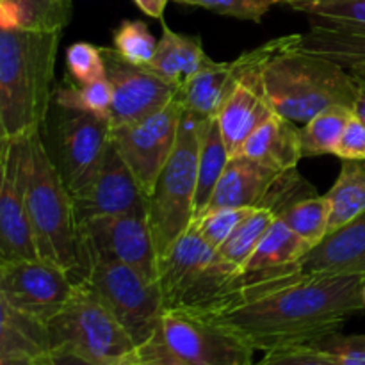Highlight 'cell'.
Segmentation results:
<instances>
[{
  "label": "cell",
  "instance_id": "1",
  "mask_svg": "<svg viewBox=\"0 0 365 365\" xmlns=\"http://www.w3.org/2000/svg\"><path fill=\"white\" fill-rule=\"evenodd\" d=\"M364 274L309 277L298 266L242 285L234 302L203 316L245 339L255 351L310 346L362 312Z\"/></svg>",
  "mask_w": 365,
  "mask_h": 365
},
{
  "label": "cell",
  "instance_id": "2",
  "mask_svg": "<svg viewBox=\"0 0 365 365\" xmlns=\"http://www.w3.org/2000/svg\"><path fill=\"white\" fill-rule=\"evenodd\" d=\"M61 34L0 27V139L24 138L45 125Z\"/></svg>",
  "mask_w": 365,
  "mask_h": 365
},
{
  "label": "cell",
  "instance_id": "3",
  "mask_svg": "<svg viewBox=\"0 0 365 365\" xmlns=\"http://www.w3.org/2000/svg\"><path fill=\"white\" fill-rule=\"evenodd\" d=\"M260 84L274 113L298 125L330 107L353 109L359 89L342 64L298 48V43L264 64Z\"/></svg>",
  "mask_w": 365,
  "mask_h": 365
},
{
  "label": "cell",
  "instance_id": "4",
  "mask_svg": "<svg viewBox=\"0 0 365 365\" xmlns=\"http://www.w3.org/2000/svg\"><path fill=\"white\" fill-rule=\"evenodd\" d=\"M24 150L25 196L39 257L64 267L78 284L82 260L73 196L46 148L41 130L24 135Z\"/></svg>",
  "mask_w": 365,
  "mask_h": 365
},
{
  "label": "cell",
  "instance_id": "5",
  "mask_svg": "<svg viewBox=\"0 0 365 365\" xmlns=\"http://www.w3.org/2000/svg\"><path fill=\"white\" fill-rule=\"evenodd\" d=\"M237 273L191 225L159 257L157 282L164 309L187 310L198 316L220 312L237 294Z\"/></svg>",
  "mask_w": 365,
  "mask_h": 365
},
{
  "label": "cell",
  "instance_id": "6",
  "mask_svg": "<svg viewBox=\"0 0 365 365\" xmlns=\"http://www.w3.org/2000/svg\"><path fill=\"white\" fill-rule=\"evenodd\" d=\"M253 353L245 339L207 317L168 309L130 365H253Z\"/></svg>",
  "mask_w": 365,
  "mask_h": 365
},
{
  "label": "cell",
  "instance_id": "7",
  "mask_svg": "<svg viewBox=\"0 0 365 365\" xmlns=\"http://www.w3.org/2000/svg\"><path fill=\"white\" fill-rule=\"evenodd\" d=\"M205 121L184 109L177 145L146 200L150 228L159 257L195 220L198 155Z\"/></svg>",
  "mask_w": 365,
  "mask_h": 365
},
{
  "label": "cell",
  "instance_id": "8",
  "mask_svg": "<svg viewBox=\"0 0 365 365\" xmlns=\"http://www.w3.org/2000/svg\"><path fill=\"white\" fill-rule=\"evenodd\" d=\"M48 335L50 349L73 353L95 365H130L138 349L106 303L82 282L48 321Z\"/></svg>",
  "mask_w": 365,
  "mask_h": 365
},
{
  "label": "cell",
  "instance_id": "9",
  "mask_svg": "<svg viewBox=\"0 0 365 365\" xmlns=\"http://www.w3.org/2000/svg\"><path fill=\"white\" fill-rule=\"evenodd\" d=\"M81 282L106 303L138 348L155 335L166 310L159 282L135 267L107 260L86 262Z\"/></svg>",
  "mask_w": 365,
  "mask_h": 365
},
{
  "label": "cell",
  "instance_id": "10",
  "mask_svg": "<svg viewBox=\"0 0 365 365\" xmlns=\"http://www.w3.org/2000/svg\"><path fill=\"white\" fill-rule=\"evenodd\" d=\"M50 153L71 196L84 191L110 145V121L84 110L53 106Z\"/></svg>",
  "mask_w": 365,
  "mask_h": 365
},
{
  "label": "cell",
  "instance_id": "11",
  "mask_svg": "<svg viewBox=\"0 0 365 365\" xmlns=\"http://www.w3.org/2000/svg\"><path fill=\"white\" fill-rule=\"evenodd\" d=\"M78 246L82 269L91 260H107L135 267L157 280L159 253L146 209L86 221L78 227Z\"/></svg>",
  "mask_w": 365,
  "mask_h": 365
},
{
  "label": "cell",
  "instance_id": "12",
  "mask_svg": "<svg viewBox=\"0 0 365 365\" xmlns=\"http://www.w3.org/2000/svg\"><path fill=\"white\" fill-rule=\"evenodd\" d=\"M184 114L180 91L168 106L134 123L110 127V143L138 178L146 200L177 145Z\"/></svg>",
  "mask_w": 365,
  "mask_h": 365
},
{
  "label": "cell",
  "instance_id": "13",
  "mask_svg": "<svg viewBox=\"0 0 365 365\" xmlns=\"http://www.w3.org/2000/svg\"><path fill=\"white\" fill-rule=\"evenodd\" d=\"M75 289L73 277L52 260L0 262V299L46 324L66 307Z\"/></svg>",
  "mask_w": 365,
  "mask_h": 365
},
{
  "label": "cell",
  "instance_id": "14",
  "mask_svg": "<svg viewBox=\"0 0 365 365\" xmlns=\"http://www.w3.org/2000/svg\"><path fill=\"white\" fill-rule=\"evenodd\" d=\"M39 259L25 196L24 138L0 139V262Z\"/></svg>",
  "mask_w": 365,
  "mask_h": 365
},
{
  "label": "cell",
  "instance_id": "15",
  "mask_svg": "<svg viewBox=\"0 0 365 365\" xmlns=\"http://www.w3.org/2000/svg\"><path fill=\"white\" fill-rule=\"evenodd\" d=\"M106 59L107 81L113 88L110 127L134 123L157 113L178 95L180 88L148 66L125 61L113 46H100Z\"/></svg>",
  "mask_w": 365,
  "mask_h": 365
},
{
  "label": "cell",
  "instance_id": "16",
  "mask_svg": "<svg viewBox=\"0 0 365 365\" xmlns=\"http://www.w3.org/2000/svg\"><path fill=\"white\" fill-rule=\"evenodd\" d=\"M73 207L78 227L95 217L146 209V195L141 184L113 143L107 148L91 184L73 196Z\"/></svg>",
  "mask_w": 365,
  "mask_h": 365
},
{
  "label": "cell",
  "instance_id": "17",
  "mask_svg": "<svg viewBox=\"0 0 365 365\" xmlns=\"http://www.w3.org/2000/svg\"><path fill=\"white\" fill-rule=\"evenodd\" d=\"M309 277L365 274V214L330 232L298 262Z\"/></svg>",
  "mask_w": 365,
  "mask_h": 365
},
{
  "label": "cell",
  "instance_id": "18",
  "mask_svg": "<svg viewBox=\"0 0 365 365\" xmlns=\"http://www.w3.org/2000/svg\"><path fill=\"white\" fill-rule=\"evenodd\" d=\"M246 64H248L246 52H242L234 61L220 63L210 59L180 88L184 109L198 116L200 120L216 118L230 93L241 82Z\"/></svg>",
  "mask_w": 365,
  "mask_h": 365
},
{
  "label": "cell",
  "instance_id": "19",
  "mask_svg": "<svg viewBox=\"0 0 365 365\" xmlns=\"http://www.w3.org/2000/svg\"><path fill=\"white\" fill-rule=\"evenodd\" d=\"M310 248L312 246L309 242L303 241L280 217H277L252 257L239 269V289L246 284L267 280L294 269Z\"/></svg>",
  "mask_w": 365,
  "mask_h": 365
},
{
  "label": "cell",
  "instance_id": "20",
  "mask_svg": "<svg viewBox=\"0 0 365 365\" xmlns=\"http://www.w3.org/2000/svg\"><path fill=\"white\" fill-rule=\"evenodd\" d=\"M278 173L280 171L271 170L250 157H230L205 212L212 209H225V207L228 209H246V207L257 209Z\"/></svg>",
  "mask_w": 365,
  "mask_h": 365
},
{
  "label": "cell",
  "instance_id": "21",
  "mask_svg": "<svg viewBox=\"0 0 365 365\" xmlns=\"http://www.w3.org/2000/svg\"><path fill=\"white\" fill-rule=\"evenodd\" d=\"M273 113V107L266 100L260 86L248 82H239L235 86L216 116L230 157L241 153L250 135Z\"/></svg>",
  "mask_w": 365,
  "mask_h": 365
},
{
  "label": "cell",
  "instance_id": "22",
  "mask_svg": "<svg viewBox=\"0 0 365 365\" xmlns=\"http://www.w3.org/2000/svg\"><path fill=\"white\" fill-rule=\"evenodd\" d=\"M239 155L250 157L274 171L296 168L303 159L302 128L282 114L273 113L250 135Z\"/></svg>",
  "mask_w": 365,
  "mask_h": 365
},
{
  "label": "cell",
  "instance_id": "23",
  "mask_svg": "<svg viewBox=\"0 0 365 365\" xmlns=\"http://www.w3.org/2000/svg\"><path fill=\"white\" fill-rule=\"evenodd\" d=\"M160 24H163V34L148 68L182 88L192 75L198 73L209 63L210 57L203 50L202 39L173 31L164 24V20H160Z\"/></svg>",
  "mask_w": 365,
  "mask_h": 365
},
{
  "label": "cell",
  "instance_id": "24",
  "mask_svg": "<svg viewBox=\"0 0 365 365\" xmlns=\"http://www.w3.org/2000/svg\"><path fill=\"white\" fill-rule=\"evenodd\" d=\"M0 356L36 362L50 351L48 324L0 299Z\"/></svg>",
  "mask_w": 365,
  "mask_h": 365
},
{
  "label": "cell",
  "instance_id": "25",
  "mask_svg": "<svg viewBox=\"0 0 365 365\" xmlns=\"http://www.w3.org/2000/svg\"><path fill=\"white\" fill-rule=\"evenodd\" d=\"M71 18V0H0V27L63 31Z\"/></svg>",
  "mask_w": 365,
  "mask_h": 365
},
{
  "label": "cell",
  "instance_id": "26",
  "mask_svg": "<svg viewBox=\"0 0 365 365\" xmlns=\"http://www.w3.org/2000/svg\"><path fill=\"white\" fill-rule=\"evenodd\" d=\"M230 160L227 145L221 135L220 123L216 118H210L205 121L202 132V143H200V155H198V185H196V198H195V220L200 214L205 212L209 207L212 192L223 175ZM192 220V221H195Z\"/></svg>",
  "mask_w": 365,
  "mask_h": 365
},
{
  "label": "cell",
  "instance_id": "27",
  "mask_svg": "<svg viewBox=\"0 0 365 365\" xmlns=\"http://www.w3.org/2000/svg\"><path fill=\"white\" fill-rule=\"evenodd\" d=\"M324 196L331 207L330 232L365 214V160H342L341 173Z\"/></svg>",
  "mask_w": 365,
  "mask_h": 365
},
{
  "label": "cell",
  "instance_id": "28",
  "mask_svg": "<svg viewBox=\"0 0 365 365\" xmlns=\"http://www.w3.org/2000/svg\"><path fill=\"white\" fill-rule=\"evenodd\" d=\"M289 7L309 16L310 27L365 38V0H309Z\"/></svg>",
  "mask_w": 365,
  "mask_h": 365
},
{
  "label": "cell",
  "instance_id": "29",
  "mask_svg": "<svg viewBox=\"0 0 365 365\" xmlns=\"http://www.w3.org/2000/svg\"><path fill=\"white\" fill-rule=\"evenodd\" d=\"M305 48L342 64L353 78L365 84V38L346 32L312 29L305 38Z\"/></svg>",
  "mask_w": 365,
  "mask_h": 365
},
{
  "label": "cell",
  "instance_id": "30",
  "mask_svg": "<svg viewBox=\"0 0 365 365\" xmlns=\"http://www.w3.org/2000/svg\"><path fill=\"white\" fill-rule=\"evenodd\" d=\"M351 114L353 109H348V107H330L303 125V157L335 155V150Z\"/></svg>",
  "mask_w": 365,
  "mask_h": 365
},
{
  "label": "cell",
  "instance_id": "31",
  "mask_svg": "<svg viewBox=\"0 0 365 365\" xmlns=\"http://www.w3.org/2000/svg\"><path fill=\"white\" fill-rule=\"evenodd\" d=\"M53 106L84 110V113L109 120L110 106H113V88L107 78L82 84V82L64 77L63 82L53 89Z\"/></svg>",
  "mask_w": 365,
  "mask_h": 365
},
{
  "label": "cell",
  "instance_id": "32",
  "mask_svg": "<svg viewBox=\"0 0 365 365\" xmlns=\"http://www.w3.org/2000/svg\"><path fill=\"white\" fill-rule=\"evenodd\" d=\"M274 220H277V216L271 210L253 209L245 217V221L235 228L234 234L225 241V245L217 250L220 255L239 271L245 266L246 260L252 257V253L255 252V248L262 241L271 225L274 223Z\"/></svg>",
  "mask_w": 365,
  "mask_h": 365
},
{
  "label": "cell",
  "instance_id": "33",
  "mask_svg": "<svg viewBox=\"0 0 365 365\" xmlns=\"http://www.w3.org/2000/svg\"><path fill=\"white\" fill-rule=\"evenodd\" d=\"M331 207L327 196H312L285 210L280 220L310 246L323 241L330 232Z\"/></svg>",
  "mask_w": 365,
  "mask_h": 365
},
{
  "label": "cell",
  "instance_id": "34",
  "mask_svg": "<svg viewBox=\"0 0 365 365\" xmlns=\"http://www.w3.org/2000/svg\"><path fill=\"white\" fill-rule=\"evenodd\" d=\"M312 196H317V189L296 168H291L274 177L257 209H267L280 217L292 205Z\"/></svg>",
  "mask_w": 365,
  "mask_h": 365
},
{
  "label": "cell",
  "instance_id": "35",
  "mask_svg": "<svg viewBox=\"0 0 365 365\" xmlns=\"http://www.w3.org/2000/svg\"><path fill=\"white\" fill-rule=\"evenodd\" d=\"M157 43L159 39H155L143 20H123L113 32V48L125 61L138 66H150Z\"/></svg>",
  "mask_w": 365,
  "mask_h": 365
},
{
  "label": "cell",
  "instance_id": "36",
  "mask_svg": "<svg viewBox=\"0 0 365 365\" xmlns=\"http://www.w3.org/2000/svg\"><path fill=\"white\" fill-rule=\"evenodd\" d=\"M252 210L253 209H248V207L246 209H228V207L212 209L196 217L191 225L210 246L220 250Z\"/></svg>",
  "mask_w": 365,
  "mask_h": 365
},
{
  "label": "cell",
  "instance_id": "37",
  "mask_svg": "<svg viewBox=\"0 0 365 365\" xmlns=\"http://www.w3.org/2000/svg\"><path fill=\"white\" fill-rule=\"evenodd\" d=\"M66 77L75 82H96L107 78L106 59L100 46L78 41L66 50Z\"/></svg>",
  "mask_w": 365,
  "mask_h": 365
},
{
  "label": "cell",
  "instance_id": "38",
  "mask_svg": "<svg viewBox=\"0 0 365 365\" xmlns=\"http://www.w3.org/2000/svg\"><path fill=\"white\" fill-rule=\"evenodd\" d=\"M171 2L202 7V9L212 11L221 16L255 21V24H260L267 11L274 6L271 0H171Z\"/></svg>",
  "mask_w": 365,
  "mask_h": 365
},
{
  "label": "cell",
  "instance_id": "39",
  "mask_svg": "<svg viewBox=\"0 0 365 365\" xmlns=\"http://www.w3.org/2000/svg\"><path fill=\"white\" fill-rule=\"evenodd\" d=\"M330 355L339 365H365V334H331L310 344Z\"/></svg>",
  "mask_w": 365,
  "mask_h": 365
},
{
  "label": "cell",
  "instance_id": "40",
  "mask_svg": "<svg viewBox=\"0 0 365 365\" xmlns=\"http://www.w3.org/2000/svg\"><path fill=\"white\" fill-rule=\"evenodd\" d=\"M253 365H339L321 349L312 346H298V348H285L267 351L260 362Z\"/></svg>",
  "mask_w": 365,
  "mask_h": 365
},
{
  "label": "cell",
  "instance_id": "41",
  "mask_svg": "<svg viewBox=\"0 0 365 365\" xmlns=\"http://www.w3.org/2000/svg\"><path fill=\"white\" fill-rule=\"evenodd\" d=\"M335 157L341 160H365V123L355 113L349 116Z\"/></svg>",
  "mask_w": 365,
  "mask_h": 365
},
{
  "label": "cell",
  "instance_id": "42",
  "mask_svg": "<svg viewBox=\"0 0 365 365\" xmlns=\"http://www.w3.org/2000/svg\"><path fill=\"white\" fill-rule=\"evenodd\" d=\"M36 365H95L73 353L61 351V349H50L45 356L36 360Z\"/></svg>",
  "mask_w": 365,
  "mask_h": 365
},
{
  "label": "cell",
  "instance_id": "43",
  "mask_svg": "<svg viewBox=\"0 0 365 365\" xmlns=\"http://www.w3.org/2000/svg\"><path fill=\"white\" fill-rule=\"evenodd\" d=\"M168 2L170 0H134V4L143 13L148 14L150 18H155V20H163Z\"/></svg>",
  "mask_w": 365,
  "mask_h": 365
},
{
  "label": "cell",
  "instance_id": "44",
  "mask_svg": "<svg viewBox=\"0 0 365 365\" xmlns=\"http://www.w3.org/2000/svg\"><path fill=\"white\" fill-rule=\"evenodd\" d=\"M353 113H355L356 116H359L360 120L365 123V84L364 82H359V89H356V98H355V106H353Z\"/></svg>",
  "mask_w": 365,
  "mask_h": 365
},
{
  "label": "cell",
  "instance_id": "45",
  "mask_svg": "<svg viewBox=\"0 0 365 365\" xmlns=\"http://www.w3.org/2000/svg\"><path fill=\"white\" fill-rule=\"evenodd\" d=\"M273 4H287V6H291V4L294 2H309V0H271Z\"/></svg>",
  "mask_w": 365,
  "mask_h": 365
},
{
  "label": "cell",
  "instance_id": "46",
  "mask_svg": "<svg viewBox=\"0 0 365 365\" xmlns=\"http://www.w3.org/2000/svg\"><path fill=\"white\" fill-rule=\"evenodd\" d=\"M362 298H364V309H365V274H364V282H362Z\"/></svg>",
  "mask_w": 365,
  "mask_h": 365
},
{
  "label": "cell",
  "instance_id": "47",
  "mask_svg": "<svg viewBox=\"0 0 365 365\" xmlns=\"http://www.w3.org/2000/svg\"><path fill=\"white\" fill-rule=\"evenodd\" d=\"M31 365H36V362H34V364H31Z\"/></svg>",
  "mask_w": 365,
  "mask_h": 365
}]
</instances>
